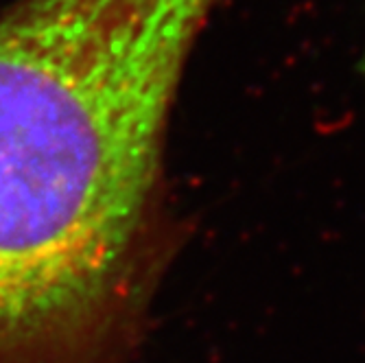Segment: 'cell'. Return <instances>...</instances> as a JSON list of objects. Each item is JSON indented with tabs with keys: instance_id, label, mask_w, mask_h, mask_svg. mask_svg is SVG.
Listing matches in <instances>:
<instances>
[{
	"instance_id": "6da1fadb",
	"label": "cell",
	"mask_w": 365,
	"mask_h": 363,
	"mask_svg": "<svg viewBox=\"0 0 365 363\" xmlns=\"http://www.w3.org/2000/svg\"><path fill=\"white\" fill-rule=\"evenodd\" d=\"M221 0L0 7V363H127L178 247L167 136Z\"/></svg>"
},
{
	"instance_id": "7a4b0ae2",
	"label": "cell",
	"mask_w": 365,
	"mask_h": 363,
	"mask_svg": "<svg viewBox=\"0 0 365 363\" xmlns=\"http://www.w3.org/2000/svg\"><path fill=\"white\" fill-rule=\"evenodd\" d=\"M363 68H365V53H363Z\"/></svg>"
}]
</instances>
